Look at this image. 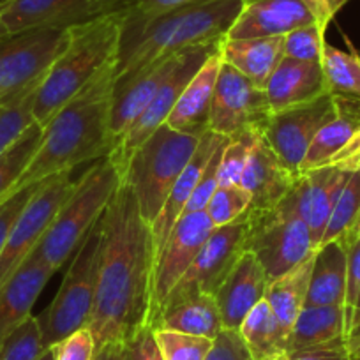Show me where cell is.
<instances>
[{
	"label": "cell",
	"mask_w": 360,
	"mask_h": 360,
	"mask_svg": "<svg viewBox=\"0 0 360 360\" xmlns=\"http://www.w3.org/2000/svg\"><path fill=\"white\" fill-rule=\"evenodd\" d=\"M154 278V235L122 180L101 216L98 285L86 325L96 352L108 342H129L141 328L150 327Z\"/></svg>",
	"instance_id": "cell-1"
},
{
	"label": "cell",
	"mask_w": 360,
	"mask_h": 360,
	"mask_svg": "<svg viewBox=\"0 0 360 360\" xmlns=\"http://www.w3.org/2000/svg\"><path fill=\"white\" fill-rule=\"evenodd\" d=\"M113 69L115 64L108 65L44 126L39 150L8 196L83 162L98 161L117 147L110 129Z\"/></svg>",
	"instance_id": "cell-2"
},
{
	"label": "cell",
	"mask_w": 360,
	"mask_h": 360,
	"mask_svg": "<svg viewBox=\"0 0 360 360\" xmlns=\"http://www.w3.org/2000/svg\"><path fill=\"white\" fill-rule=\"evenodd\" d=\"M240 8L242 0H196L150 16L126 11L113 76L122 78L162 55L224 39Z\"/></svg>",
	"instance_id": "cell-3"
},
{
	"label": "cell",
	"mask_w": 360,
	"mask_h": 360,
	"mask_svg": "<svg viewBox=\"0 0 360 360\" xmlns=\"http://www.w3.org/2000/svg\"><path fill=\"white\" fill-rule=\"evenodd\" d=\"M122 15H105L69 27V39L41 79L32 115L46 126L55 113L108 65L117 62Z\"/></svg>",
	"instance_id": "cell-4"
},
{
	"label": "cell",
	"mask_w": 360,
	"mask_h": 360,
	"mask_svg": "<svg viewBox=\"0 0 360 360\" xmlns=\"http://www.w3.org/2000/svg\"><path fill=\"white\" fill-rule=\"evenodd\" d=\"M120 184L122 172L112 154L94 161L82 179L75 182L71 195L62 203L50 228L32 251L34 255L55 272L60 270L68 259L75 258L83 238L103 216Z\"/></svg>",
	"instance_id": "cell-5"
},
{
	"label": "cell",
	"mask_w": 360,
	"mask_h": 360,
	"mask_svg": "<svg viewBox=\"0 0 360 360\" xmlns=\"http://www.w3.org/2000/svg\"><path fill=\"white\" fill-rule=\"evenodd\" d=\"M200 138L162 124L127 161L122 180L133 191L141 217L148 224L158 219L173 184L191 161Z\"/></svg>",
	"instance_id": "cell-6"
},
{
	"label": "cell",
	"mask_w": 360,
	"mask_h": 360,
	"mask_svg": "<svg viewBox=\"0 0 360 360\" xmlns=\"http://www.w3.org/2000/svg\"><path fill=\"white\" fill-rule=\"evenodd\" d=\"M101 255V217L86 233L71 259L57 295L36 316L43 348L50 349L79 328L86 327L92 314Z\"/></svg>",
	"instance_id": "cell-7"
},
{
	"label": "cell",
	"mask_w": 360,
	"mask_h": 360,
	"mask_svg": "<svg viewBox=\"0 0 360 360\" xmlns=\"http://www.w3.org/2000/svg\"><path fill=\"white\" fill-rule=\"evenodd\" d=\"M244 219V251L256 256L270 281L316 251L309 228L286 200L272 209L248 210Z\"/></svg>",
	"instance_id": "cell-8"
},
{
	"label": "cell",
	"mask_w": 360,
	"mask_h": 360,
	"mask_svg": "<svg viewBox=\"0 0 360 360\" xmlns=\"http://www.w3.org/2000/svg\"><path fill=\"white\" fill-rule=\"evenodd\" d=\"M68 39L69 29H34L0 41V105L36 90Z\"/></svg>",
	"instance_id": "cell-9"
},
{
	"label": "cell",
	"mask_w": 360,
	"mask_h": 360,
	"mask_svg": "<svg viewBox=\"0 0 360 360\" xmlns=\"http://www.w3.org/2000/svg\"><path fill=\"white\" fill-rule=\"evenodd\" d=\"M270 115L272 110L265 89L256 86L237 69L223 62L214 90L209 129L230 140L263 134Z\"/></svg>",
	"instance_id": "cell-10"
},
{
	"label": "cell",
	"mask_w": 360,
	"mask_h": 360,
	"mask_svg": "<svg viewBox=\"0 0 360 360\" xmlns=\"http://www.w3.org/2000/svg\"><path fill=\"white\" fill-rule=\"evenodd\" d=\"M72 188L75 182L71 180V172L58 173L41 182L30 202L20 214L4 249L0 252V288L13 278L30 252L37 248L53 217L60 210L62 203L71 195Z\"/></svg>",
	"instance_id": "cell-11"
},
{
	"label": "cell",
	"mask_w": 360,
	"mask_h": 360,
	"mask_svg": "<svg viewBox=\"0 0 360 360\" xmlns=\"http://www.w3.org/2000/svg\"><path fill=\"white\" fill-rule=\"evenodd\" d=\"M221 41H214V43L207 44H198V46H189L182 50L180 55V60L176 64L175 71L172 72L168 79L162 83L161 89L158 90V94L152 98V101L148 103L147 108L140 113L136 120L127 127L126 133L120 136L119 143L113 148L110 154L115 159V162L119 165L120 172L124 173L127 161L133 155V152L154 133L158 127H161L162 124H166V119L172 113L173 106H175L176 99L180 98L182 90L186 89V85L189 83V79L198 72V69L205 64L207 58L210 55L217 53L221 50Z\"/></svg>",
	"instance_id": "cell-12"
},
{
	"label": "cell",
	"mask_w": 360,
	"mask_h": 360,
	"mask_svg": "<svg viewBox=\"0 0 360 360\" xmlns=\"http://www.w3.org/2000/svg\"><path fill=\"white\" fill-rule=\"evenodd\" d=\"M334 115L332 94L321 96L306 105L276 112L270 115L263 138L283 165L293 173L302 175V165L314 136Z\"/></svg>",
	"instance_id": "cell-13"
},
{
	"label": "cell",
	"mask_w": 360,
	"mask_h": 360,
	"mask_svg": "<svg viewBox=\"0 0 360 360\" xmlns=\"http://www.w3.org/2000/svg\"><path fill=\"white\" fill-rule=\"evenodd\" d=\"M245 230L248 224L244 216L226 226L214 228L193 265L168 297L188 295V293H207L216 297L219 286L244 252Z\"/></svg>",
	"instance_id": "cell-14"
},
{
	"label": "cell",
	"mask_w": 360,
	"mask_h": 360,
	"mask_svg": "<svg viewBox=\"0 0 360 360\" xmlns=\"http://www.w3.org/2000/svg\"><path fill=\"white\" fill-rule=\"evenodd\" d=\"M212 221L202 212L184 214L176 221L162 248L161 255L155 265V278H154V302H152L150 314V327L158 318L166 297L169 295L176 283L184 278L189 266L193 265L195 258L198 256L200 249L203 248L205 240L209 238L210 231L214 230Z\"/></svg>",
	"instance_id": "cell-15"
},
{
	"label": "cell",
	"mask_w": 360,
	"mask_h": 360,
	"mask_svg": "<svg viewBox=\"0 0 360 360\" xmlns=\"http://www.w3.org/2000/svg\"><path fill=\"white\" fill-rule=\"evenodd\" d=\"M180 55H182V50L162 55L138 71L115 79L112 115H110V129H112L115 143H119L120 136L126 133L127 127L140 117L152 98L158 94L162 83L172 76L179 64Z\"/></svg>",
	"instance_id": "cell-16"
},
{
	"label": "cell",
	"mask_w": 360,
	"mask_h": 360,
	"mask_svg": "<svg viewBox=\"0 0 360 360\" xmlns=\"http://www.w3.org/2000/svg\"><path fill=\"white\" fill-rule=\"evenodd\" d=\"M348 172L330 166L304 172L286 196V202L297 210L307 224L314 248H320L332 209L348 180Z\"/></svg>",
	"instance_id": "cell-17"
},
{
	"label": "cell",
	"mask_w": 360,
	"mask_h": 360,
	"mask_svg": "<svg viewBox=\"0 0 360 360\" xmlns=\"http://www.w3.org/2000/svg\"><path fill=\"white\" fill-rule=\"evenodd\" d=\"M316 23L302 0H242V8L224 39L286 36Z\"/></svg>",
	"instance_id": "cell-18"
},
{
	"label": "cell",
	"mask_w": 360,
	"mask_h": 360,
	"mask_svg": "<svg viewBox=\"0 0 360 360\" xmlns=\"http://www.w3.org/2000/svg\"><path fill=\"white\" fill-rule=\"evenodd\" d=\"M299 176L293 175L269 147L263 134H255L249 143L248 162L240 186L251 195L248 210H265L279 205L288 196Z\"/></svg>",
	"instance_id": "cell-19"
},
{
	"label": "cell",
	"mask_w": 360,
	"mask_h": 360,
	"mask_svg": "<svg viewBox=\"0 0 360 360\" xmlns=\"http://www.w3.org/2000/svg\"><path fill=\"white\" fill-rule=\"evenodd\" d=\"M94 18V0H2L9 36L34 29H69Z\"/></svg>",
	"instance_id": "cell-20"
},
{
	"label": "cell",
	"mask_w": 360,
	"mask_h": 360,
	"mask_svg": "<svg viewBox=\"0 0 360 360\" xmlns=\"http://www.w3.org/2000/svg\"><path fill=\"white\" fill-rule=\"evenodd\" d=\"M269 276L252 252L244 251L216 293L223 328L238 330L244 318L265 299Z\"/></svg>",
	"instance_id": "cell-21"
},
{
	"label": "cell",
	"mask_w": 360,
	"mask_h": 360,
	"mask_svg": "<svg viewBox=\"0 0 360 360\" xmlns=\"http://www.w3.org/2000/svg\"><path fill=\"white\" fill-rule=\"evenodd\" d=\"M55 270L37 255L30 252L13 278L0 288V346L32 316V307Z\"/></svg>",
	"instance_id": "cell-22"
},
{
	"label": "cell",
	"mask_w": 360,
	"mask_h": 360,
	"mask_svg": "<svg viewBox=\"0 0 360 360\" xmlns=\"http://www.w3.org/2000/svg\"><path fill=\"white\" fill-rule=\"evenodd\" d=\"M226 136L207 131L196 147L195 154H193L191 161L184 168V172L180 173L176 182L173 184L172 191H169L168 198H166L162 210L159 212L158 219L150 224L152 235H154V245H155V265H158V258L161 255L162 248H165L166 240H168L169 233H172L173 226L176 221L184 216L186 205H188L189 198H191L193 191H195L196 184H198L200 176H202L203 169H205L207 162L214 155V152L226 141Z\"/></svg>",
	"instance_id": "cell-23"
},
{
	"label": "cell",
	"mask_w": 360,
	"mask_h": 360,
	"mask_svg": "<svg viewBox=\"0 0 360 360\" xmlns=\"http://www.w3.org/2000/svg\"><path fill=\"white\" fill-rule=\"evenodd\" d=\"M221 65L223 58L219 50L217 53L210 55L198 72L189 79L166 119V126L191 136H203L207 131H210V108H212L214 90H216Z\"/></svg>",
	"instance_id": "cell-24"
},
{
	"label": "cell",
	"mask_w": 360,
	"mask_h": 360,
	"mask_svg": "<svg viewBox=\"0 0 360 360\" xmlns=\"http://www.w3.org/2000/svg\"><path fill=\"white\" fill-rule=\"evenodd\" d=\"M272 113L306 105L328 94L321 62L283 58L265 85Z\"/></svg>",
	"instance_id": "cell-25"
},
{
	"label": "cell",
	"mask_w": 360,
	"mask_h": 360,
	"mask_svg": "<svg viewBox=\"0 0 360 360\" xmlns=\"http://www.w3.org/2000/svg\"><path fill=\"white\" fill-rule=\"evenodd\" d=\"M152 328H166L216 339L223 330V320L216 297L207 293H188L168 297L152 323Z\"/></svg>",
	"instance_id": "cell-26"
},
{
	"label": "cell",
	"mask_w": 360,
	"mask_h": 360,
	"mask_svg": "<svg viewBox=\"0 0 360 360\" xmlns=\"http://www.w3.org/2000/svg\"><path fill=\"white\" fill-rule=\"evenodd\" d=\"M285 36L256 39H223L221 58L237 69L256 86L265 89L266 82L285 58Z\"/></svg>",
	"instance_id": "cell-27"
},
{
	"label": "cell",
	"mask_w": 360,
	"mask_h": 360,
	"mask_svg": "<svg viewBox=\"0 0 360 360\" xmlns=\"http://www.w3.org/2000/svg\"><path fill=\"white\" fill-rule=\"evenodd\" d=\"M348 248L332 240L314 251L306 306H341L345 304Z\"/></svg>",
	"instance_id": "cell-28"
},
{
	"label": "cell",
	"mask_w": 360,
	"mask_h": 360,
	"mask_svg": "<svg viewBox=\"0 0 360 360\" xmlns=\"http://www.w3.org/2000/svg\"><path fill=\"white\" fill-rule=\"evenodd\" d=\"M334 115L321 126L307 150L302 173L325 166V162L341 150L346 141L360 127V99L348 96H334Z\"/></svg>",
	"instance_id": "cell-29"
},
{
	"label": "cell",
	"mask_w": 360,
	"mask_h": 360,
	"mask_svg": "<svg viewBox=\"0 0 360 360\" xmlns=\"http://www.w3.org/2000/svg\"><path fill=\"white\" fill-rule=\"evenodd\" d=\"M346 345L341 306H304L288 335L286 352Z\"/></svg>",
	"instance_id": "cell-30"
},
{
	"label": "cell",
	"mask_w": 360,
	"mask_h": 360,
	"mask_svg": "<svg viewBox=\"0 0 360 360\" xmlns=\"http://www.w3.org/2000/svg\"><path fill=\"white\" fill-rule=\"evenodd\" d=\"M314 252L300 262L299 265L288 270L286 274L272 279L266 288L265 300L272 309L274 316L278 318L279 325L285 328L286 334L290 335L297 316L306 306L307 288H309L311 269H313Z\"/></svg>",
	"instance_id": "cell-31"
},
{
	"label": "cell",
	"mask_w": 360,
	"mask_h": 360,
	"mask_svg": "<svg viewBox=\"0 0 360 360\" xmlns=\"http://www.w3.org/2000/svg\"><path fill=\"white\" fill-rule=\"evenodd\" d=\"M238 334L255 360H276L286 353L288 334L279 325L265 299L244 318Z\"/></svg>",
	"instance_id": "cell-32"
},
{
	"label": "cell",
	"mask_w": 360,
	"mask_h": 360,
	"mask_svg": "<svg viewBox=\"0 0 360 360\" xmlns=\"http://www.w3.org/2000/svg\"><path fill=\"white\" fill-rule=\"evenodd\" d=\"M348 51L325 44L321 55V69L328 92L334 96H348L360 99V51L345 36Z\"/></svg>",
	"instance_id": "cell-33"
},
{
	"label": "cell",
	"mask_w": 360,
	"mask_h": 360,
	"mask_svg": "<svg viewBox=\"0 0 360 360\" xmlns=\"http://www.w3.org/2000/svg\"><path fill=\"white\" fill-rule=\"evenodd\" d=\"M43 133L44 127L34 122L16 143H13L8 150L0 154V202L11 193L36 152L39 150Z\"/></svg>",
	"instance_id": "cell-34"
},
{
	"label": "cell",
	"mask_w": 360,
	"mask_h": 360,
	"mask_svg": "<svg viewBox=\"0 0 360 360\" xmlns=\"http://www.w3.org/2000/svg\"><path fill=\"white\" fill-rule=\"evenodd\" d=\"M360 214V172H353L348 175L345 188L332 209L328 217L327 228H325L321 244L332 240H341L346 231L355 223L356 216ZM320 244V245H321Z\"/></svg>",
	"instance_id": "cell-35"
},
{
	"label": "cell",
	"mask_w": 360,
	"mask_h": 360,
	"mask_svg": "<svg viewBox=\"0 0 360 360\" xmlns=\"http://www.w3.org/2000/svg\"><path fill=\"white\" fill-rule=\"evenodd\" d=\"M346 348L360 338V238L348 245V274H346L345 304Z\"/></svg>",
	"instance_id": "cell-36"
},
{
	"label": "cell",
	"mask_w": 360,
	"mask_h": 360,
	"mask_svg": "<svg viewBox=\"0 0 360 360\" xmlns=\"http://www.w3.org/2000/svg\"><path fill=\"white\" fill-rule=\"evenodd\" d=\"M36 90L20 96L15 101L0 105V154L16 143L20 136L36 122L32 115Z\"/></svg>",
	"instance_id": "cell-37"
},
{
	"label": "cell",
	"mask_w": 360,
	"mask_h": 360,
	"mask_svg": "<svg viewBox=\"0 0 360 360\" xmlns=\"http://www.w3.org/2000/svg\"><path fill=\"white\" fill-rule=\"evenodd\" d=\"M154 335L165 360H205L214 345V339L166 328H154Z\"/></svg>",
	"instance_id": "cell-38"
},
{
	"label": "cell",
	"mask_w": 360,
	"mask_h": 360,
	"mask_svg": "<svg viewBox=\"0 0 360 360\" xmlns=\"http://www.w3.org/2000/svg\"><path fill=\"white\" fill-rule=\"evenodd\" d=\"M251 205V195L242 186L217 188L210 202L207 203L205 214L214 226H226L235 223L248 212Z\"/></svg>",
	"instance_id": "cell-39"
},
{
	"label": "cell",
	"mask_w": 360,
	"mask_h": 360,
	"mask_svg": "<svg viewBox=\"0 0 360 360\" xmlns=\"http://www.w3.org/2000/svg\"><path fill=\"white\" fill-rule=\"evenodd\" d=\"M44 352L36 316H29L0 346V360H37Z\"/></svg>",
	"instance_id": "cell-40"
},
{
	"label": "cell",
	"mask_w": 360,
	"mask_h": 360,
	"mask_svg": "<svg viewBox=\"0 0 360 360\" xmlns=\"http://www.w3.org/2000/svg\"><path fill=\"white\" fill-rule=\"evenodd\" d=\"M325 30L320 29L316 23L292 30L285 36V57L295 58V60L320 62L323 55Z\"/></svg>",
	"instance_id": "cell-41"
},
{
	"label": "cell",
	"mask_w": 360,
	"mask_h": 360,
	"mask_svg": "<svg viewBox=\"0 0 360 360\" xmlns=\"http://www.w3.org/2000/svg\"><path fill=\"white\" fill-rule=\"evenodd\" d=\"M255 134L235 138L228 141L224 147L223 158H221L219 169H217V188H230V186H240L242 175H244L245 162H248L249 143Z\"/></svg>",
	"instance_id": "cell-42"
},
{
	"label": "cell",
	"mask_w": 360,
	"mask_h": 360,
	"mask_svg": "<svg viewBox=\"0 0 360 360\" xmlns=\"http://www.w3.org/2000/svg\"><path fill=\"white\" fill-rule=\"evenodd\" d=\"M228 141H230V138H228V140L224 141V143L221 145L216 152H214V155L210 158V161L207 162L205 169H203L202 176H200V180H198V184H196L195 191H193L191 198H189L188 205H186L184 214L202 212V210H205L207 203L210 202V198H212V195L216 193V189H217V169H219L221 158H223L224 147L228 145Z\"/></svg>",
	"instance_id": "cell-43"
},
{
	"label": "cell",
	"mask_w": 360,
	"mask_h": 360,
	"mask_svg": "<svg viewBox=\"0 0 360 360\" xmlns=\"http://www.w3.org/2000/svg\"><path fill=\"white\" fill-rule=\"evenodd\" d=\"M39 184L27 186V188L20 189L15 195L8 196V198H4L0 202V252L4 249L9 233H11L13 226H15V223L18 221L20 214L23 212V209H25L27 203L30 202V198L34 196L36 189L39 188Z\"/></svg>",
	"instance_id": "cell-44"
},
{
	"label": "cell",
	"mask_w": 360,
	"mask_h": 360,
	"mask_svg": "<svg viewBox=\"0 0 360 360\" xmlns=\"http://www.w3.org/2000/svg\"><path fill=\"white\" fill-rule=\"evenodd\" d=\"M96 341L89 327H83L55 346V360H94Z\"/></svg>",
	"instance_id": "cell-45"
},
{
	"label": "cell",
	"mask_w": 360,
	"mask_h": 360,
	"mask_svg": "<svg viewBox=\"0 0 360 360\" xmlns=\"http://www.w3.org/2000/svg\"><path fill=\"white\" fill-rule=\"evenodd\" d=\"M205 360H255L245 346L244 339L240 338L238 330H223L214 339V345L210 348Z\"/></svg>",
	"instance_id": "cell-46"
},
{
	"label": "cell",
	"mask_w": 360,
	"mask_h": 360,
	"mask_svg": "<svg viewBox=\"0 0 360 360\" xmlns=\"http://www.w3.org/2000/svg\"><path fill=\"white\" fill-rule=\"evenodd\" d=\"M131 360H165L158 341H155L154 328L145 327L127 342Z\"/></svg>",
	"instance_id": "cell-47"
},
{
	"label": "cell",
	"mask_w": 360,
	"mask_h": 360,
	"mask_svg": "<svg viewBox=\"0 0 360 360\" xmlns=\"http://www.w3.org/2000/svg\"><path fill=\"white\" fill-rule=\"evenodd\" d=\"M352 353L346 348V345L334 346H316V348L295 349V352H286L276 360H352Z\"/></svg>",
	"instance_id": "cell-48"
},
{
	"label": "cell",
	"mask_w": 360,
	"mask_h": 360,
	"mask_svg": "<svg viewBox=\"0 0 360 360\" xmlns=\"http://www.w3.org/2000/svg\"><path fill=\"white\" fill-rule=\"evenodd\" d=\"M325 166H330V168H338L341 172H360V127L355 131L352 138L346 141L345 147L339 152H335Z\"/></svg>",
	"instance_id": "cell-49"
},
{
	"label": "cell",
	"mask_w": 360,
	"mask_h": 360,
	"mask_svg": "<svg viewBox=\"0 0 360 360\" xmlns=\"http://www.w3.org/2000/svg\"><path fill=\"white\" fill-rule=\"evenodd\" d=\"M304 6L316 20V25L327 32V27L349 0H302Z\"/></svg>",
	"instance_id": "cell-50"
},
{
	"label": "cell",
	"mask_w": 360,
	"mask_h": 360,
	"mask_svg": "<svg viewBox=\"0 0 360 360\" xmlns=\"http://www.w3.org/2000/svg\"><path fill=\"white\" fill-rule=\"evenodd\" d=\"M193 2H196V0H134L133 8L129 11H134L143 16H150L165 11H172V9L182 8V6L193 4Z\"/></svg>",
	"instance_id": "cell-51"
},
{
	"label": "cell",
	"mask_w": 360,
	"mask_h": 360,
	"mask_svg": "<svg viewBox=\"0 0 360 360\" xmlns=\"http://www.w3.org/2000/svg\"><path fill=\"white\" fill-rule=\"evenodd\" d=\"M134 0H94V18L105 15H124L133 8Z\"/></svg>",
	"instance_id": "cell-52"
},
{
	"label": "cell",
	"mask_w": 360,
	"mask_h": 360,
	"mask_svg": "<svg viewBox=\"0 0 360 360\" xmlns=\"http://www.w3.org/2000/svg\"><path fill=\"white\" fill-rule=\"evenodd\" d=\"M94 360H131L127 342H108L96 352Z\"/></svg>",
	"instance_id": "cell-53"
},
{
	"label": "cell",
	"mask_w": 360,
	"mask_h": 360,
	"mask_svg": "<svg viewBox=\"0 0 360 360\" xmlns=\"http://www.w3.org/2000/svg\"><path fill=\"white\" fill-rule=\"evenodd\" d=\"M356 238H360V214H359V216H356L355 223L352 224V228H349V230L346 231L345 237L341 238V242H345V245H346V248H348V245L352 244L353 240H356Z\"/></svg>",
	"instance_id": "cell-54"
},
{
	"label": "cell",
	"mask_w": 360,
	"mask_h": 360,
	"mask_svg": "<svg viewBox=\"0 0 360 360\" xmlns=\"http://www.w3.org/2000/svg\"><path fill=\"white\" fill-rule=\"evenodd\" d=\"M349 353H352V356H355V359H360V338L356 339L355 342H352V345L348 346Z\"/></svg>",
	"instance_id": "cell-55"
},
{
	"label": "cell",
	"mask_w": 360,
	"mask_h": 360,
	"mask_svg": "<svg viewBox=\"0 0 360 360\" xmlns=\"http://www.w3.org/2000/svg\"><path fill=\"white\" fill-rule=\"evenodd\" d=\"M37 360H55V346L53 348L46 349V352H44Z\"/></svg>",
	"instance_id": "cell-56"
},
{
	"label": "cell",
	"mask_w": 360,
	"mask_h": 360,
	"mask_svg": "<svg viewBox=\"0 0 360 360\" xmlns=\"http://www.w3.org/2000/svg\"><path fill=\"white\" fill-rule=\"evenodd\" d=\"M0 8H2V0H0ZM8 36H9L8 29H6L4 23H2V20H0V41L6 39V37H8Z\"/></svg>",
	"instance_id": "cell-57"
},
{
	"label": "cell",
	"mask_w": 360,
	"mask_h": 360,
	"mask_svg": "<svg viewBox=\"0 0 360 360\" xmlns=\"http://www.w3.org/2000/svg\"><path fill=\"white\" fill-rule=\"evenodd\" d=\"M352 360H360V359H355V356H353V359Z\"/></svg>",
	"instance_id": "cell-58"
},
{
	"label": "cell",
	"mask_w": 360,
	"mask_h": 360,
	"mask_svg": "<svg viewBox=\"0 0 360 360\" xmlns=\"http://www.w3.org/2000/svg\"><path fill=\"white\" fill-rule=\"evenodd\" d=\"M359 51H360V50H359Z\"/></svg>",
	"instance_id": "cell-59"
}]
</instances>
